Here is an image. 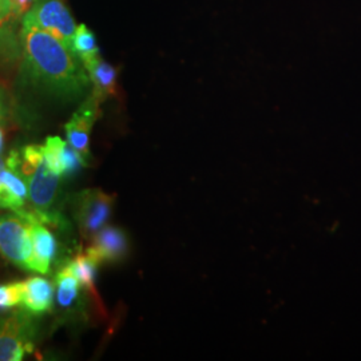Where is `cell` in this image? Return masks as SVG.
<instances>
[{"label": "cell", "mask_w": 361, "mask_h": 361, "mask_svg": "<svg viewBox=\"0 0 361 361\" xmlns=\"http://www.w3.org/2000/svg\"><path fill=\"white\" fill-rule=\"evenodd\" d=\"M91 80V92L101 104L116 94L118 71L101 56L85 65Z\"/></svg>", "instance_id": "12"}, {"label": "cell", "mask_w": 361, "mask_h": 361, "mask_svg": "<svg viewBox=\"0 0 361 361\" xmlns=\"http://www.w3.org/2000/svg\"><path fill=\"white\" fill-rule=\"evenodd\" d=\"M3 145H4V135H3V131L0 129V153L3 150Z\"/></svg>", "instance_id": "21"}, {"label": "cell", "mask_w": 361, "mask_h": 361, "mask_svg": "<svg viewBox=\"0 0 361 361\" xmlns=\"http://www.w3.org/2000/svg\"><path fill=\"white\" fill-rule=\"evenodd\" d=\"M86 255L99 267L104 264H118L129 256L128 233L116 226H104L91 238Z\"/></svg>", "instance_id": "8"}, {"label": "cell", "mask_w": 361, "mask_h": 361, "mask_svg": "<svg viewBox=\"0 0 361 361\" xmlns=\"http://www.w3.org/2000/svg\"><path fill=\"white\" fill-rule=\"evenodd\" d=\"M23 75L39 92L63 104L83 101L91 80L77 54L51 34L22 18Z\"/></svg>", "instance_id": "1"}, {"label": "cell", "mask_w": 361, "mask_h": 361, "mask_svg": "<svg viewBox=\"0 0 361 361\" xmlns=\"http://www.w3.org/2000/svg\"><path fill=\"white\" fill-rule=\"evenodd\" d=\"M28 189L25 180L4 166L0 170V209L22 216L27 210Z\"/></svg>", "instance_id": "10"}, {"label": "cell", "mask_w": 361, "mask_h": 361, "mask_svg": "<svg viewBox=\"0 0 361 361\" xmlns=\"http://www.w3.org/2000/svg\"><path fill=\"white\" fill-rule=\"evenodd\" d=\"M13 173L20 176L26 182L28 202L32 207L35 219L47 226H61L63 219L55 209L61 176L52 173L47 168L43 146L27 145L22 147L19 152L18 168Z\"/></svg>", "instance_id": "2"}, {"label": "cell", "mask_w": 361, "mask_h": 361, "mask_svg": "<svg viewBox=\"0 0 361 361\" xmlns=\"http://www.w3.org/2000/svg\"><path fill=\"white\" fill-rule=\"evenodd\" d=\"M13 1L16 3V6L19 7L20 11H28V8L31 7L34 0H13Z\"/></svg>", "instance_id": "20"}, {"label": "cell", "mask_w": 361, "mask_h": 361, "mask_svg": "<svg viewBox=\"0 0 361 361\" xmlns=\"http://www.w3.org/2000/svg\"><path fill=\"white\" fill-rule=\"evenodd\" d=\"M4 166H6V161H4V159L0 157V170L4 168Z\"/></svg>", "instance_id": "22"}, {"label": "cell", "mask_w": 361, "mask_h": 361, "mask_svg": "<svg viewBox=\"0 0 361 361\" xmlns=\"http://www.w3.org/2000/svg\"><path fill=\"white\" fill-rule=\"evenodd\" d=\"M30 225L32 237V258L30 264V271L46 274L50 271L52 259L55 258L58 250L56 238L50 232L47 225L39 221H31Z\"/></svg>", "instance_id": "9"}, {"label": "cell", "mask_w": 361, "mask_h": 361, "mask_svg": "<svg viewBox=\"0 0 361 361\" xmlns=\"http://www.w3.org/2000/svg\"><path fill=\"white\" fill-rule=\"evenodd\" d=\"M0 256L30 271L32 258L31 225L18 214L0 216Z\"/></svg>", "instance_id": "6"}, {"label": "cell", "mask_w": 361, "mask_h": 361, "mask_svg": "<svg viewBox=\"0 0 361 361\" xmlns=\"http://www.w3.org/2000/svg\"><path fill=\"white\" fill-rule=\"evenodd\" d=\"M74 46V52L79 56V59L83 62V65L89 63L91 61L97 59L101 56L99 47L97 44V39L94 32L91 31L86 25H79L77 26V31L73 40Z\"/></svg>", "instance_id": "16"}, {"label": "cell", "mask_w": 361, "mask_h": 361, "mask_svg": "<svg viewBox=\"0 0 361 361\" xmlns=\"http://www.w3.org/2000/svg\"><path fill=\"white\" fill-rule=\"evenodd\" d=\"M23 281L0 284V312L13 310L23 304Z\"/></svg>", "instance_id": "18"}, {"label": "cell", "mask_w": 361, "mask_h": 361, "mask_svg": "<svg viewBox=\"0 0 361 361\" xmlns=\"http://www.w3.org/2000/svg\"><path fill=\"white\" fill-rule=\"evenodd\" d=\"M55 285H56V300L61 308L71 310L75 307L80 293L85 292L82 285L79 283L74 273L68 268L67 262L59 269L55 276Z\"/></svg>", "instance_id": "14"}, {"label": "cell", "mask_w": 361, "mask_h": 361, "mask_svg": "<svg viewBox=\"0 0 361 361\" xmlns=\"http://www.w3.org/2000/svg\"><path fill=\"white\" fill-rule=\"evenodd\" d=\"M66 141L61 137H49L43 146L44 161L49 170L62 177V153Z\"/></svg>", "instance_id": "17"}, {"label": "cell", "mask_w": 361, "mask_h": 361, "mask_svg": "<svg viewBox=\"0 0 361 361\" xmlns=\"http://www.w3.org/2000/svg\"><path fill=\"white\" fill-rule=\"evenodd\" d=\"M23 18L51 34L74 51L73 40L77 25L63 0H34Z\"/></svg>", "instance_id": "5"}, {"label": "cell", "mask_w": 361, "mask_h": 361, "mask_svg": "<svg viewBox=\"0 0 361 361\" xmlns=\"http://www.w3.org/2000/svg\"><path fill=\"white\" fill-rule=\"evenodd\" d=\"M38 335L35 314L27 310H13L0 317V361H20L32 353Z\"/></svg>", "instance_id": "3"}, {"label": "cell", "mask_w": 361, "mask_h": 361, "mask_svg": "<svg viewBox=\"0 0 361 361\" xmlns=\"http://www.w3.org/2000/svg\"><path fill=\"white\" fill-rule=\"evenodd\" d=\"M101 114V102L89 94L82 104H79L77 111L65 123L67 142L70 143L82 158L87 162L90 158V135L95 122Z\"/></svg>", "instance_id": "7"}, {"label": "cell", "mask_w": 361, "mask_h": 361, "mask_svg": "<svg viewBox=\"0 0 361 361\" xmlns=\"http://www.w3.org/2000/svg\"><path fill=\"white\" fill-rule=\"evenodd\" d=\"M23 307L35 316L51 313L54 310L55 288L51 281L43 277H30L23 281Z\"/></svg>", "instance_id": "11"}, {"label": "cell", "mask_w": 361, "mask_h": 361, "mask_svg": "<svg viewBox=\"0 0 361 361\" xmlns=\"http://www.w3.org/2000/svg\"><path fill=\"white\" fill-rule=\"evenodd\" d=\"M20 13L19 7L13 0H0V47H6L22 54V47H16L13 43V20Z\"/></svg>", "instance_id": "15"}, {"label": "cell", "mask_w": 361, "mask_h": 361, "mask_svg": "<svg viewBox=\"0 0 361 361\" xmlns=\"http://www.w3.org/2000/svg\"><path fill=\"white\" fill-rule=\"evenodd\" d=\"M68 268L74 273V276L79 280L83 290L89 293L94 300L101 302L99 296L97 293V271H98V264L91 259L86 252L77 253L74 257L67 262Z\"/></svg>", "instance_id": "13"}, {"label": "cell", "mask_w": 361, "mask_h": 361, "mask_svg": "<svg viewBox=\"0 0 361 361\" xmlns=\"http://www.w3.org/2000/svg\"><path fill=\"white\" fill-rule=\"evenodd\" d=\"M116 205V195L99 188L80 190L73 197L71 210L83 240H91L106 226Z\"/></svg>", "instance_id": "4"}, {"label": "cell", "mask_w": 361, "mask_h": 361, "mask_svg": "<svg viewBox=\"0 0 361 361\" xmlns=\"http://www.w3.org/2000/svg\"><path fill=\"white\" fill-rule=\"evenodd\" d=\"M11 113V102L10 97L6 90L0 86V125L6 123Z\"/></svg>", "instance_id": "19"}]
</instances>
